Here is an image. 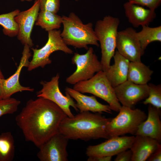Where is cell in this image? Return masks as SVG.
Masks as SVG:
<instances>
[{"mask_svg":"<svg viewBox=\"0 0 161 161\" xmlns=\"http://www.w3.org/2000/svg\"><path fill=\"white\" fill-rule=\"evenodd\" d=\"M20 103V101L13 97L0 98V117L14 113L17 111Z\"/></svg>","mask_w":161,"mask_h":161,"instance_id":"4316f807","label":"cell"},{"mask_svg":"<svg viewBox=\"0 0 161 161\" xmlns=\"http://www.w3.org/2000/svg\"><path fill=\"white\" fill-rule=\"evenodd\" d=\"M5 78L3 73L1 71L0 66V98H2L1 97V80Z\"/></svg>","mask_w":161,"mask_h":161,"instance_id":"d6a6232c","label":"cell"},{"mask_svg":"<svg viewBox=\"0 0 161 161\" xmlns=\"http://www.w3.org/2000/svg\"><path fill=\"white\" fill-rule=\"evenodd\" d=\"M136 32L133 28L129 27L118 31L117 34V51L130 62L141 61L144 52L137 37Z\"/></svg>","mask_w":161,"mask_h":161,"instance_id":"30bf717a","label":"cell"},{"mask_svg":"<svg viewBox=\"0 0 161 161\" xmlns=\"http://www.w3.org/2000/svg\"><path fill=\"white\" fill-rule=\"evenodd\" d=\"M153 73V70L141 61H130L127 80L137 84H147Z\"/></svg>","mask_w":161,"mask_h":161,"instance_id":"44dd1931","label":"cell"},{"mask_svg":"<svg viewBox=\"0 0 161 161\" xmlns=\"http://www.w3.org/2000/svg\"><path fill=\"white\" fill-rule=\"evenodd\" d=\"M117 115L108 123L107 131L109 138L127 134L135 135L140 125L147 115L138 109L121 106Z\"/></svg>","mask_w":161,"mask_h":161,"instance_id":"8992f818","label":"cell"},{"mask_svg":"<svg viewBox=\"0 0 161 161\" xmlns=\"http://www.w3.org/2000/svg\"><path fill=\"white\" fill-rule=\"evenodd\" d=\"M59 74L57 73L49 81H41L40 83L42 89L37 93L38 97H42L53 102L59 107L67 117H72L74 115L70 107L73 108L76 111H79L73 98L67 93L66 95L61 92L59 86Z\"/></svg>","mask_w":161,"mask_h":161,"instance_id":"9c48e42d","label":"cell"},{"mask_svg":"<svg viewBox=\"0 0 161 161\" xmlns=\"http://www.w3.org/2000/svg\"><path fill=\"white\" fill-rule=\"evenodd\" d=\"M62 21V17L57 14L48 11L40 10L35 23L36 25L48 32L59 29Z\"/></svg>","mask_w":161,"mask_h":161,"instance_id":"7402d4cb","label":"cell"},{"mask_svg":"<svg viewBox=\"0 0 161 161\" xmlns=\"http://www.w3.org/2000/svg\"><path fill=\"white\" fill-rule=\"evenodd\" d=\"M22 56L15 72L8 78L2 79L1 81V97L5 99L11 97L13 94L19 92L26 91L33 92L34 89L30 87L24 86L19 82V76L22 68L27 67L29 65V59L31 56L30 48L27 45H24Z\"/></svg>","mask_w":161,"mask_h":161,"instance_id":"7c38bea8","label":"cell"},{"mask_svg":"<svg viewBox=\"0 0 161 161\" xmlns=\"http://www.w3.org/2000/svg\"><path fill=\"white\" fill-rule=\"evenodd\" d=\"M132 152L131 149L123 151L117 155L114 161H130L132 157Z\"/></svg>","mask_w":161,"mask_h":161,"instance_id":"f546056e","label":"cell"},{"mask_svg":"<svg viewBox=\"0 0 161 161\" xmlns=\"http://www.w3.org/2000/svg\"><path fill=\"white\" fill-rule=\"evenodd\" d=\"M67 116L53 102L38 97L28 100L15 120L26 140L39 148L59 132L60 123Z\"/></svg>","mask_w":161,"mask_h":161,"instance_id":"6da1fadb","label":"cell"},{"mask_svg":"<svg viewBox=\"0 0 161 161\" xmlns=\"http://www.w3.org/2000/svg\"><path fill=\"white\" fill-rule=\"evenodd\" d=\"M20 12L19 10L16 9L8 13L0 14V25L3 27V32L5 35L10 37L17 36L18 27L15 17Z\"/></svg>","mask_w":161,"mask_h":161,"instance_id":"d4e9b609","label":"cell"},{"mask_svg":"<svg viewBox=\"0 0 161 161\" xmlns=\"http://www.w3.org/2000/svg\"><path fill=\"white\" fill-rule=\"evenodd\" d=\"M149 93L148 97L143 102L145 105L150 104L155 108H161V85L149 83Z\"/></svg>","mask_w":161,"mask_h":161,"instance_id":"484cf974","label":"cell"},{"mask_svg":"<svg viewBox=\"0 0 161 161\" xmlns=\"http://www.w3.org/2000/svg\"><path fill=\"white\" fill-rule=\"evenodd\" d=\"M148 161H161V146H160L147 160Z\"/></svg>","mask_w":161,"mask_h":161,"instance_id":"4dcf8cb0","label":"cell"},{"mask_svg":"<svg viewBox=\"0 0 161 161\" xmlns=\"http://www.w3.org/2000/svg\"><path fill=\"white\" fill-rule=\"evenodd\" d=\"M75 0V1H79V0Z\"/></svg>","mask_w":161,"mask_h":161,"instance_id":"e575fe53","label":"cell"},{"mask_svg":"<svg viewBox=\"0 0 161 161\" xmlns=\"http://www.w3.org/2000/svg\"><path fill=\"white\" fill-rule=\"evenodd\" d=\"M65 92L68 93L76 102V107L80 112H91L100 114L103 112L112 113V110L108 105H104L99 102L95 96H88L73 88L66 87Z\"/></svg>","mask_w":161,"mask_h":161,"instance_id":"e0dca14e","label":"cell"},{"mask_svg":"<svg viewBox=\"0 0 161 161\" xmlns=\"http://www.w3.org/2000/svg\"><path fill=\"white\" fill-rule=\"evenodd\" d=\"M160 109L149 104L148 115L146 119L139 126L135 135H140L150 137L160 143L161 121Z\"/></svg>","mask_w":161,"mask_h":161,"instance_id":"2e32d148","label":"cell"},{"mask_svg":"<svg viewBox=\"0 0 161 161\" xmlns=\"http://www.w3.org/2000/svg\"><path fill=\"white\" fill-rule=\"evenodd\" d=\"M100 114L85 112L72 117L67 116L60 123L59 132L69 140L109 139L107 127L111 119Z\"/></svg>","mask_w":161,"mask_h":161,"instance_id":"7a4b0ae2","label":"cell"},{"mask_svg":"<svg viewBox=\"0 0 161 161\" xmlns=\"http://www.w3.org/2000/svg\"><path fill=\"white\" fill-rule=\"evenodd\" d=\"M72 62L76 65V69L66 78V82L69 84L74 85L78 82L88 80L95 73L102 70L100 61L92 47L89 48L84 54L75 53L72 58Z\"/></svg>","mask_w":161,"mask_h":161,"instance_id":"ba28073f","label":"cell"},{"mask_svg":"<svg viewBox=\"0 0 161 161\" xmlns=\"http://www.w3.org/2000/svg\"><path fill=\"white\" fill-rule=\"evenodd\" d=\"M140 32H136V35L140 46L144 50L148 45L155 41H161V26L150 27L143 26Z\"/></svg>","mask_w":161,"mask_h":161,"instance_id":"cb8c5ba5","label":"cell"},{"mask_svg":"<svg viewBox=\"0 0 161 161\" xmlns=\"http://www.w3.org/2000/svg\"><path fill=\"white\" fill-rule=\"evenodd\" d=\"M134 138V136L112 137L100 144L88 146L86 154L88 157H112L130 149Z\"/></svg>","mask_w":161,"mask_h":161,"instance_id":"4fadbf2b","label":"cell"},{"mask_svg":"<svg viewBox=\"0 0 161 161\" xmlns=\"http://www.w3.org/2000/svg\"><path fill=\"white\" fill-rule=\"evenodd\" d=\"M15 154L13 137L10 131L0 134V161H12Z\"/></svg>","mask_w":161,"mask_h":161,"instance_id":"603a6c76","label":"cell"},{"mask_svg":"<svg viewBox=\"0 0 161 161\" xmlns=\"http://www.w3.org/2000/svg\"><path fill=\"white\" fill-rule=\"evenodd\" d=\"M40 10L39 0H36L30 8L20 12L15 17L18 27V39L23 44L27 45L30 48L34 45L31 33Z\"/></svg>","mask_w":161,"mask_h":161,"instance_id":"5bb4252c","label":"cell"},{"mask_svg":"<svg viewBox=\"0 0 161 161\" xmlns=\"http://www.w3.org/2000/svg\"><path fill=\"white\" fill-rule=\"evenodd\" d=\"M123 7L129 22L135 28L148 26L156 17L155 10L129 1L124 4Z\"/></svg>","mask_w":161,"mask_h":161,"instance_id":"ac0fdd59","label":"cell"},{"mask_svg":"<svg viewBox=\"0 0 161 161\" xmlns=\"http://www.w3.org/2000/svg\"><path fill=\"white\" fill-rule=\"evenodd\" d=\"M120 21L118 18L106 16L96 22L94 30L101 49L100 62L105 72L110 66L116 48L118 28Z\"/></svg>","mask_w":161,"mask_h":161,"instance_id":"277c9868","label":"cell"},{"mask_svg":"<svg viewBox=\"0 0 161 161\" xmlns=\"http://www.w3.org/2000/svg\"><path fill=\"white\" fill-rule=\"evenodd\" d=\"M62 17L63 28L61 35L66 45L86 50L89 45L99 46L92 23L84 24L74 12Z\"/></svg>","mask_w":161,"mask_h":161,"instance_id":"3957f363","label":"cell"},{"mask_svg":"<svg viewBox=\"0 0 161 161\" xmlns=\"http://www.w3.org/2000/svg\"><path fill=\"white\" fill-rule=\"evenodd\" d=\"M21 1H31L32 0H19Z\"/></svg>","mask_w":161,"mask_h":161,"instance_id":"836d02e7","label":"cell"},{"mask_svg":"<svg viewBox=\"0 0 161 161\" xmlns=\"http://www.w3.org/2000/svg\"><path fill=\"white\" fill-rule=\"evenodd\" d=\"M128 1L148 8L155 10L159 6L161 0H128Z\"/></svg>","mask_w":161,"mask_h":161,"instance_id":"f1b7e54d","label":"cell"},{"mask_svg":"<svg viewBox=\"0 0 161 161\" xmlns=\"http://www.w3.org/2000/svg\"><path fill=\"white\" fill-rule=\"evenodd\" d=\"M69 139L59 132L56 134L38 148L37 156L41 161H67Z\"/></svg>","mask_w":161,"mask_h":161,"instance_id":"8fae6325","label":"cell"},{"mask_svg":"<svg viewBox=\"0 0 161 161\" xmlns=\"http://www.w3.org/2000/svg\"><path fill=\"white\" fill-rule=\"evenodd\" d=\"M116 97L122 106L131 108L148 96V84L140 85L127 80L115 87Z\"/></svg>","mask_w":161,"mask_h":161,"instance_id":"9a60e30c","label":"cell"},{"mask_svg":"<svg viewBox=\"0 0 161 161\" xmlns=\"http://www.w3.org/2000/svg\"><path fill=\"white\" fill-rule=\"evenodd\" d=\"M88 161H110L111 156H91L88 157Z\"/></svg>","mask_w":161,"mask_h":161,"instance_id":"1f68e13d","label":"cell"},{"mask_svg":"<svg viewBox=\"0 0 161 161\" xmlns=\"http://www.w3.org/2000/svg\"><path fill=\"white\" fill-rule=\"evenodd\" d=\"M73 88L82 93L91 94L102 99L108 103L112 110L118 112L121 107L114 88L103 70L97 72L88 80L76 83Z\"/></svg>","mask_w":161,"mask_h":161,"instance_id":"5b68a950","label":"cell"},{"mask_svg":"<svg viewBox=\"0 0 161 161\" xmlns=\"http://www.w3.org/2000/svg\"><path fill=\"white\" fill-rule=\"evenodd\" d=\"M130 149L132 154L131 161H145L160 146V143L150 137L135 135Z\"/></svg>","mask_w":161,"mask_h":161,"instance_id":"d6986e66","label":"cell"},{"mask_svg":"<svg viewBox=\"0 0 161 161\" xmlns=\"http://www.w3.org/2000/svg\"><path fill=\"white\" fill-rule=\"evenodd\" d=\"M114 63L105 71L106 77L112 86L115 87L127 80L130 61L120 55L117 51L113 57Z\"/></svg>","mask_w":161,"mask_h":161,"instance_id":"ffe728a7","label":"cell"},{"mask_svg":"<svg viewBox=\"0 0 161 161\" xmlns=\"http://www.w3.org/2000/svg\"><path fill=\"white\" fill-rule=\"evenodd\" d=\"M40 10L57 14L59 10L60 0H39Z\"/></svg>","mask_w":161,"mask_h":161,"instance_id":"83f0119b","label":"cell"},{"mask_svg":"<svg viewBox=\"0 0 161 161\" xmlns=\"http://www.w3.org/2000/svg\"><path fill=\"white\" fill-rule=\"evenodd\" d=\"M60 30H55L48 32V39L45 45L39 49H32V58L27 68L30 71L39 67L44 68L52 62L49 56L53 52L62 51L67 54H72L73 50L69 48L62 39Z\"/></svg>","mask_w":161,"mask_h":161,"instance_id":"52a82bcc","label":"cell"}]
</instances>
